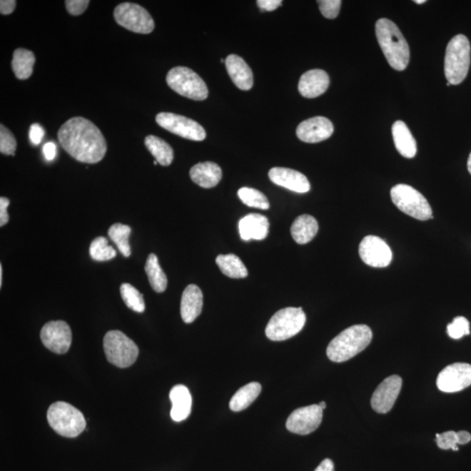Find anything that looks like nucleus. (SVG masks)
<instances>
[{"label": "nucleus", "mask_w": 471, "mask_h": 471, "mask_svg": "<svg viewBox=\"0 0 471 471\" xmlns=\"http://www.w3.org/2000/svg\"><path fill=\"white\" fill-rule=\"evenodd\" d=\"M61 147L73 158L84 163H97L104 158L107 141L92 121L84 117H73L58 131Z\"/></svg>", "instance_id": "1"}, {"label": "nucleus", "mask_w": 471, "mask_h": 471, "mask_svg": "<svg viewBox=\"0 0 471 471\" xmlns=\"http://www.w3.org/2000/svg\"><path fill=\"white\" fill-rule=\"evenodd\" d=\"M375 34L388 64L395 70H405L410 62V51L398 26L390 19H380L376 22Z\"/></svg>", "instance_id": "2"}, {"label": "nucleus", "mask_w": 471, "mask_h": 471, "mask_svg": "<svg viewBox=\"0 0 471 471\" xmlns=\"http://www.w3.org/2000/svg\"><path fill=\"white\" fill-rule=\"evenodd\" d=\"M371 329L366 325H355L344 330L333 339L327 348V355L333 363H344L363 352L370 344Z\"/></svg>", "instance_id": "3"}, {"label": "nucleus", "mask_w": 471, "mask_h": 471, "mask_svg": "<svg viewBox=\"0 0 471 471\" xmlns=\"http://www.w3.org/2000/svg\"><path fill=\"white\" fill-rule=\"evenodd\" d=\"M470 66V44L462 34L450 39L447 46L445 72L447 82L458 85L465 80Z\"/></svg>", "instance_id": "4"}, {"label": "nucleus", "mask_w": 471, "mask_h": 471, "mask_svg": "<svg viewBox=\"0 0 471 471\" xmlns=\"http://www.w3.org/2000/svg\"><path fill=\"white\" fill-rule=\"evenodd\" d=\"M47 421L52 429L64 437L74 438L81 435L86 426L83 414L69 403H53L47 411Z\"/></svg>", "instance_id": "5"}, {"label": "nucleus", "mask_w": 471, "mask_h": 471, "mask_svg": "<svg viewBox=\"0 0 471 471\" xmlns=\"http://www.w3.org/2000/svg\"><path fill=\"white\" fill-rule=\"evenodd\" d=\"M305 313L301 308L280 310L266 325L265 335L269 340L283 341L298 335L305 324Z\"/></svg>", "instance_id": "6"}, {"label": "nucleus", "mask_w": 471, "mask_h": 471, "mask_svg": "<svg viewBox=\"0 0 471 471\" xmlns=\"http://www.w3.org/2000/svg\"><path fill=\"white\" fill-rule=\"evenodd\" d=\"M166 81L173 91L188 99L203 101L209 94L203 78L186 66H176L168 71Z\"/></svg>", "instance_id": "7"}, {"label": "nucleus", "mask_w": 471, "mask_h": 471, "mask_svg": "<svg viewBox=\"0 0 471 471\" xmlns=\"http://www.w3.org/2000/svg\"><path fill=\"white\" fill-rule=\"evenodd\" d=\"M103 348L108 363L117 368H126L136 363L139 349L123 332L113 330L106 333Z\"/></svg>", "instance_id": "8"}, {"label": "nucleus", "mask_w": 471, "mask_h": 471, "mask_svg": "<svg viewBox=\"0 0 471 471\" xmlns=\"http://www.w3.org/2000/svg\"><path fill=\"white\" fill-rule=\"evenodd\" d=\"M390 195L395 206L410 217L421 221L433 218L429 202L415 188L397 184L391 188Z\"/></svg>", "instance_id": "9"}, {"label": "nucleus", "mask_w": 471, "mask_h": 471, "mask_svg": "<svg viewBox=\"0 0 471 471\" xmlns=\"http://www.w3.org/2000/svg\"><path fill=\"white\" fill-rule=\"evenodd\" d=\"M118 25L141 34H148L155 29L154 19L143 6L133 3H121L113 11Z\"/></svg>", "instance_id": "10"}, {"label": "nucleus", "mask_w": 471, "mask_h": 471, "mask_svg": "<svg viewBox=\"0 0 471 471\" xmlns=\"http://www.w3.org/2000/svg\"><path fill=\"white\" fill-rule=\"evenodd\" d=\"M157 124L166 131L183 138L201 141L206 139V132L196 121L173 113H159L156 117Z\"/></svg>", "instance_id": "11"}, {"label": "nucleus", "mask_w": 471, "mask_h": 471, "mask_svg": "<svg viewBox=\"0 0 471 471\" xmlns=\"http://www.w3.org/2000/svg\"><path fill=\"white\" fill-rule=\"evenodd\" d=\"M41 339L43 345L57 355H64L72 343V331L63 320L50 321L42 328Z\"/></svg>", "instance_id": "12"}, {"label": "nucleus", "mask_w": 471, "mask_h": 471, "mask_svg": "<svg viewBox=\"0 0 471 471\" xmlns=\"http://www.w3.org/2000/svg\"><path fill=\"white\" fill-rule=\"evenodd\" d=\"M323 410L319 404L298 408L289 415L286 429L298 435H309L320 427Z\"/></svg>", "instance_id": "13"}, {"label": "nucleus", "mask_w": 471, "mask_h": 471, "mask_svg": "<svg viewBox=\"0 0 471 471\" xmlns=\"http://www.w3.org/2000/svg\"><path fill=\"white\" fill-rule=\"evenodd\" d=\"M359 254L365 264L376 268L390 265L392 258L390 247L376 236H367L363 239L359 246Z\"/></svg>", "instance_id": "14"}, {"label": "nucleus", "mask_w": 471, "mask_h": 471, "mask_svg": "<svg viewBox=\"0 0 471 471\" xmlns=\"http://www.w3.org/2000/svg\"><path fill=\"white\" fill-rule=\"evenodd\" d=\"M439 390L455 392L465 390L471 385V365L454 363L442 369L437 380Z\"/></svg>", "instance_id": "15"}, {"label": "nucleus", "mask_w": 471, "mask_h": 471, "mask_svg": "<svg viewBox=\"0 0 471 471\" xmlns=\"http://www.w3.org/2000/svg\"><path fill=\"white\" fill-rule=\"evenodd\" d=\"M402 386V379L399 375H391L385 379L372 395L373 410L380 414L390 412L398 398Z\"/></svg>", "instance_id": "16"}, {"label": "nucleus", "mask_w": 471, "mask_h": 471, "mask_svg": "<svg viewBox=\"0 0 471 471\" xmlns=\"http://www.w3.org/2000/svg\"><path fill=\"white\" fill-rule=\"evenodd\" d=\"M335 131L332 121L323 116L310 118L298 126V138L304 143H320L329 138Z\"/></svg>", "instance_id": "17"}, {"label": "nucleus", "mask_w": 471, "mask_h": 471, "mask_svg": "<svg viewBox=\"0 0 471 471\" xmlns=\"http://www.w3.org/2000/svg\"><path fill=\"white\" fill-rule=\"evenodd\" d=\"M268 175L273 183L297 193H306L311 188L308 178L292 168L275 167L270 170Z\"/></svg>", "instance_id": "18"}, {"label": "nucleus", "mask_w": 471, "mask_h": 471, "mask_svg": "<svg viewBox=\"0 0 471 471\" xmlns=\"http://www.w3.org/2000/svg\"><path fill=\"white\" fill-rule=\"evenodd\" d=\"M330 83L328 74L321 69L308 71L300 77L298 91L305 98H316L327 91Z\"/></svg>", "instance_id": "19"}, {"label": "nucleus", "mask_w": 471, "mask_h": 471, "mask_svg": "<svg viewBox=\"0 0 471 471\" xmlns=\"http://www.w3.org/2000/svg\"><path fill=\"white\" fill-rule=\"evenodd\" d=\"M238 227L243 240H263L268 235L270 223L265 216L251 213L239 221Z\"/></svg>", "instance_id": "20"}, {"label": "nucleus", "mask_w": 471, "mask_h": 471, "mask_svg": "<svg viewBox=\"0 0 471 471\" xmlns=\"http://www.w3.org/2000/svg\"><path fill=\"white\" fill-rule=\"evenodd\" d=\"M203 296L201 289L196 285H188L184 289L181 300V316L186 323L195 321L202 313Z\"/></svg>", "instance_id": "21"}, {"label": "nucleus", "mask_w": 471, "mask_h": 471, "mask_svg": "<svg viewBox=\"0 0 471 471\" xmlns=\"http://www.w3.org/2000/svg\"><path fill=\"white\" fill-rule=\"evenodd\" d=\"M226 66L233 83L241 90H250L253 86V74L241 57L231 54L226 58Z\"/></svg>", "instance_id": "22"}, {"label": "nucleus", "mask_w": 471, "mask_h": 471, "mask_svg": "<svg viewBox=\"0 0 471 471\" xmlns=\"http://www.w3.org/2000/svg\"><path fill=\"white\" fill-rule=\"evenodd\" d=\"M222 170L217 163H199L191 168L192 181L200 187L211 188L217 186L222 179Z\"/></svg>", "instance_id": "23"}, {"label": "nucleus", "mask_w": 471, "mask_h": 471, "mask_svg": "<svg viewBox=\"0 0 471 471\" xmlns=\"http://www.w3.org/2000/svg\"><path fill=\"white\" fill-rule=\"evenodd\" d=\"M172 402L171 416L173 421L182 422L191 413L192 397L190 391L183 385H176L170 392Z\"/></svg>", "instance_id": "24"}, {"label": "nucleus", "mask_w": 471, "mask_h": 471, "mask_svg": "<svg viewBox=\"0 0 471 471\" xmlns=\"http://www.w3.org/2000/svg\"><path fill=\"white\" fill-rule=\"evenodd\" d=\"M392 135L400 154L406 158H413L417 152V145L406 123L402 121H395L392 126Z\"/></svg>", "instance_id": "25"}, {"label": "nucleus", "mask_w": 471, "mask_h": 471, "mask_svg": "<svg viewBox=\"0 0 471 471\" xmlns=\"http://www.w3.org/2000/svg\"><path fill=\"white\" fill-rule=\"evenodd\" d=\"M319 231L317 220L312 216L304 214L300 216L290 227V234L298 245H305L311 242Z\"/></svg>", "instance_id": "26"}, {"label": "nucleus", "mask_w": 471, "mask_h": 471, "mask_svg": "<svg viewBox=\"0 0 471 471\" xmlns=\"http://www.w3.org/2000/svg\"><path fill=\"white\" fill-rule=\"evenodd\" d=\"M35 55L31 51L25 49H18L14 51L11 69L16 78L19 80H27L33 74L35 63Z\"/></svg>", "instance_id": "27"}, {"label": "nucleus", "mask_w": 471, "mask_h": 471, "mask_svg": "<svg viewBox=\"0 0 471 471\" xmlns=\"http://www.w3.org/2000/svg\"><path fill=\"white\" fill-rule=\"evenodd\" d=\"M145 146L148 151L155 157L157 163L162 166H168L174 159V151L171 145L162 138L155 136H148L145 138Z\"/></svg>", "instance_id": "28"}, {"label": "nucleus", "mask_w": 471, "mask_h": 471, "mask_svg": "<svg viewBox=\"0 0 471 471\" xmlns=\"http://www.w3.org/2000/svg\"><path fill=\"white\" fill-rule=\"evenodd\" d=\"M262 390L258 383H250L238 390L230 402V408L234 412L246 410L258 398Z\"/></svg>", "instance_id": "29"}, {"label": "nucleus", "mask_w": 471, "mask_h": 471, "mask_svg": "<svg viewBox=\"0 0 471 471\" xmlns=\"http://www.w3.org/2000/svg\"><path fill=\"white\" fill-rule=\"evenodd\" d=\"M216 263L226 276L231 278H243L248 275V270L237 255H218Z\"/></svg>", "instance_id": "30"}, {"label": "nucleus", "mask_w": 471, "mask_h": 471, "mask_svg": "<svg viewBox=\"0 0 471 471\" xmlns=\"http://www.w3.org/2000/svg\"><path fill=\"white\" fill-rule=\"evenodd\" d=\"M145 272L148 275L149 284L156 293H163L167 288L168 280L166 274L163 273L159 265L158 258L154 253L148 255Z\"/></svg>", "instance_id": "31"}, {"label": "nucleus", "mask_w": 471, "mask_h": 471, "mask_svg": "<svg viewBox=\"0 0 471 471\" xmlns=\"http://www.w3.org/2000/svg\"><path fill=\"white\" fill-rule=\"evenodd\" d=\"M131 233V227L119 223H115L108 230V237L116 243L117 248L126 258H128L131 255V248L128 242Z\"/></svg>", "instance_id": "32"}, {"label": "nucleus", "mask_w": 471, "mask_h": 471, "mask_svg": "<svg viewBox=\"0 0 471 471\" xmlns=\"http://www.w3.org/2000/svg\"><path fill=\"white\" fill-rule=\"evenodd\" d=\"M121 295L124 303L133 312L143 313L145 311V302L143 294H141L135 286L128 283H124L121 285Z\"/></svg>", "instance_id": "33"}, {"label": "nucleus", "mask_w": 471, "mask_h": 471, "mask_svg": "<svg viewBox=\"0 0 471 471\" xmlns=\"http://www.w3.org/2000/svg\"><path fill=\"white\" fill-rule=\"evenodd\" d=\"M238 198L245 206L258 208L261 210H268L270 203L266 196L256 188L243 187L238 192Z\"/></svg>", "instance_id": "34"}, {"label": "nucleus", "mask_w": 471, "mask_h": 471, "mask_svg": "<svg viewBox=\"0 0 471 471\" xmlns=\"http://www.w3.org/2000/svg\"><path fill=\"white\" fill-rule=\"evenodd\" d=\"M90 256L93 260L104 262L116 257V251L108 245V239L104 237H98L89 247Z\"/></svg>", "instance_id": "35"}, {"label": "nucleus", "mask_w": 471, "mask_h": 471, "mask_svg": "<svg viewBox=\"0 0 471 471\" xmlns=\"http://www.w3.org/2000/svg\"><path fill=\"white\" fill-rule=\"evenodd\" d=\"M17 141L14 133L6 126L0 125V152L6 156H14Z\"/></svg>", "instance_id": "36"}, {"label": "nucleus", "mask_w": 471, "mask_h": 471, "mask_svg": "<svg viewBox=\"0 0 471 471\" xmlns=\"http://www.w3.org/2000/svg\"><path fill=\"white\" fill-rule=\"evenodd\" d=\"M447 332L452 339H461L462 337L470 335V322L465 317L455 318L452 323L447 325Z\"/></svg>", "instance_id": "37"}, {"label": "nucleus", "mask_w": 471, "mask_h": 471, "mask_svg": "<svg viewBox=\"0 0 471 471\" xmlns=\"http://www.w3.org/2000/svg\"><path fill=\"white\" fill-rule=\"evenodd\" d=\"M322 15L325 18L333 19L337 18L340 14L341 4L340 0H320L318 1Z\"/></svg>", "instance_id": "38"}, {"label": "nucleus", "mask_w": 471, "mask_h": 471, "mask_svg": "<svg viewBox=\"0 0 471 471\" xmlns=\"http://www.w3.org/2000/svg\"><path fill=\"white\" fill-rule=\"evenodd\" d=\"M437 442L440 449L442 450H453L455 451L459 450L457 432L455 431H447L443 432L442 434H437Z\"/></svg>", "instance_id": "39"}, {"label": "nucleus", "mask_w": 471, "mask_h": 471, "mask_svg": "<svg viewBox=\"0 0 471 471\" xmlns=\"http://www.w3.org/2000/svg\"><path fill=\"white\" fill-rule=\"evenodd\" d=\"M89 3L88 0H68L65 5L71 15L78 16L84 13Z\"/></svg>", "instance_id": "40"}, {"label": "nucleus", "mask_w": 471, "mask_h": 471, "mask_svg": "<svg viewBox=\"0 0 471 471\" xmlns=\"http://www.w3.org/2000/svg\"><path fill=\"white\" fill-rule=\"evenodd\" d=\"M45 136L44 128L38 123H34L31 126L29 136L31 143L39 145L41 143L43 137Z\"/></svg>", "instance_id": "41"}, {"label": "nucleus", "mask_w": 471, "mask_h": 471, "mask_svg": "<svg viewBox=\"0 0 471 471\" xmlns=\"http://www.w3.org/2000/svg\"><path fill=\"white\" fill-rule=\"evenodd\" d=\"M10 200L6 198H0V226H6L9 221V215H8L7 208L9 206Z\"/></svg>", "instance_id": "42"}, {"label": "nucleus", "mask_w": 471, "mask_h": 471, "mask_svg": "<svg viewBox=\"0 0 471 471\" xmlns=\"http://www.w3.org/2000/svg\"><path fill=\"white\" fill-rule=\"evenodd\" d=\"M281 0H258L257 4L260 9L273 11L282 5Z\"/></svg>", "instance_id": "43"}, {"label": "nucleus", "mask_w": 471, "mask_h": 471, "mask_svg": "<svg viewBox=\"0 0 471 471\" xmlns=\"http://www.w3.org/2000/svg\"><path fill=\"white\" fill-rule=\"evenodd\" d=\"M17 2L15 0H1L0 1V13L8 15L14 13Z\"/></svg>", "instance_id": "44"}, {"label": "nucleus", "mask_w": 471, "mask_h": 471, "mask_svg": "<svg viewBox=\"0 0 471 471\" xmlns=\"http://www.w3.org/2000/svg\"><path fill=\"white\" fill-rule=\"evenodd\" d=\"M57 148L54 143H47L43 147L45 158L47 161H53L56 156Z\"/></svg>", "instance_id": "45"}, {"label": "nucleus", "mask_w": 471, "mask_h": 471, "mask_svg": "<svg viewBox=\"0 0 471 471\" xmlns=\"http://www.w3.org/2000/svg\"><path fill=\"white\" fill-rule=\"evenodd\" d=\"M314 471H335V465L331 459H325Z\"/></svg>", "instance_id": "46"}, {"label": "nucleus", "mask_w": 471, "mask_h": 471, "mask_svg": "<svg viewBox=\"0 0 471 471\" xmlns=\"http://www.w3.org/2000/svg\"><path fill=\"white\" fill-rule=\"evenodd\" d=\"M457 442L458 445H467V443L470 442L471 435L469 432L467 431H459L457 432Z\"/></svg>", "instance_id": "47"}, {"label": "nucleus", "mask_w": 471, "mask_h": 471, "mask_svg": "<svg viewBox=\"0 0 471 471\" xmlns=\"http://www.w3.org/2000/svg\"><path fill=\"white\" fill-rule=\"evenodd\" d=\"M3 284V267L2 265H0V288H1Z\"/></svg>", "instance_id": "48"}, {"label": "nucleus", "mask_w": 471, "mask_h": 471, "mask_svg": "<svg viewBox=\"0 0 471 471\" xmlns=\"http://www.w3.org/2000/svg\"><path fill=\"white\" fill-rule=\"evenodd\" d=\"M467 166H468V171L470 172V174L471 175V153L469 156L468 163H467Z\"/></svg>", "instance_id": "49"}, {"label": "nucleus", "mask_w": 471, "mask_h": 471, "mask_svg": "<svg viewBox=\"0 0 471 471\" xmlns=\"http://www.w3.org/2000/svg\"><path fill=\"white\" fill-rule=\"evenodd\" d=\"M320 407L322 408V410H325V407H327V404H325V402H321L319 403Z\"/></svg>", "instance_id": "50"}, {"label": "nucleus", "mask_w": 471, "mask_h": 471, "mask_svg": "<svg viewBox=\"0 0 471 471\" xmlns=\"http://www.w3.org/2000/svg\"><path fill=\"white\" fill-rule=\"evenodd\" d=\"M415 3L422 5V4L426 3V0H415Z\"/></svg>", "instance_id": "51"}, {"label": "nucleus", "mask_w": 471, "mask_h": 471, "mask_svg": "<svg viewBox=\"0 0 471 471\" xmlns=\"http://www.w3.org/2000/svg\"><path fill=\"white\" fill-rule=\"evenodd\" d=\"M450 85H451V84L449 83V82H447V86H450Z\"/></svg>", "instance_id": "52"}, {"label": "nucleus", "mask_w": 471, "mask_h": 471, "mask_svg": "<svg viewBox=\"0 0 471 471\" xmlns=\"http://www.w3.org/2000/svg\"><path fill=\"white\" fill-rule=\"evenodd\" d=\"M157 163H157V161H155L154 164L156 165Z\"/></svg>", "instance_id": "53"}]
</instances>
